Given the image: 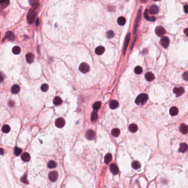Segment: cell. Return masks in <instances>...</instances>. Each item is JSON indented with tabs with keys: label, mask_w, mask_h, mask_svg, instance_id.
<instances>
[{
	"label": "cell",
	"mask_w": 188,
	"mask_h": 188,
	"mask_svg": "<svg viewBox=\"0 0 188 188\" xmlns=\"http://www.w3.org/2000/svg\"><path fill=\"white\" fill-rule=\"evenodd\" d=\"M148 100V96L146 94H141L136 98L135 100L136 104L138 105H142Z\"/></svg>",
	"instance_id": "cell-1"
},
{
	"label": "cell",
	"mask_w": 188,
	"mask_h": 188,
	"mask_svg": "<svg viewBox=\"0 0 188 188\" xmlns=\"http://www.w3.org/2000/svg\"><path fill=\"white\" fill-rule=\"evenodd\" d=\"M90 69L89 66L85 62L82 63L79 66V70L83 73H86L89 72Z\"/></svg>",
	"instance_id": "cell-2"
},
{
	"label": "cell",
	"mask_w": 188,
	"mask_h": 188,
	"mask_svg": "<svg viewBox=\"0 0 188 188\" xmlns=\"http://www.w3.org/2000/svg\"><path fill=\"white\" fill-rule=\"evenodd\" d=\"M165 30L162 26H158L155 29V33L158 37H162L165 34Z\"/></svg>",
	"instance_id": "cell-3"
},
{
	"label": "cell",
	"mask_w": 188,
	"mask_h": 188,
	"mask_svg": "<svg viewBox=\"0 0 188 188\" xmlns=\"http://www.w3.org/2000/svg\"><path fill=\"white\" fill-rule=\"evenodd\" d=\"M65 125V121L62 118H59L55 121V125L58 128H62Z\"/></svg>",
	"instance_id": "cell-4"
},
{
	"label": "cell",
	"mask_w": 188,
	"mask_h": 188,
	"mask_svg": "<svg viewBox=\"0 0 188 188\" xmlns=\"http://www.w3.org/2000/svg\"><path fill=\"white\" fill-rule=\"evenodd\" d=\"M161 44L163 48H167L169 44V39L168 37H163L161 39Z\"/></svg>",
	"instance_id": "cell-5"
},
{
	"label": "cell",
	"mask_w": 188,
	"mask_h": 188,
	"mask_svg": "<svg viewBox=\"0 0 188 188\" xmlns=\"http://www.w3.org/2000/svg\"><path fill=\"white\" fill-rule=\"evenodd\" d=\"M58 174L56 172L53 171L51 172L49 174V178L50 180L53 181V182L56 181L57 180V179H58Z\"/></svg>",
	"instance_id": "cell-6"
},
{
	"label": "cell",
	"mask_w": 188,
	"mask_h": 188,
	"mask_svg": "<svg viewBox=\"0 0 188 188\" xmlns=\"http://www.w3.org/2000/svg\"><path fill=\"white\" fill-rule=\"evenodd\" d=\"M173 92L177 97L180 96L184 93V89L183 87H175L173 89Z\"/></svg>",
	"instance_id": "cell-7"
},
{
	"label": "cell",
	"mask_w": 188,
	"mask_h": 188,
	"mask_svg": "<svg viewBox=\"0 0 188 188\" xmlns=\"http://www.w3.org/2000/svg\"><path fill=\"white\" fill-rule=\"evenodd\" d=\"M94 137H95V132H94V131L89 130L87 131L86 134V137L87 138V139L89 140H92L94 138Z\"/></svg>",
	"instance_id": "cell-8"
},
{
	"label": "cell",
	"mask_w": 188,
	"mask_h": 188,
	"mask_svg": "<svg viewBox=\"0 0 188 188\" xmlns=\"http://www.w3.org/2000/svg\"><path fill=\"white\" fill-rule=\"evenodd\" d=\"M110 170L113 174L116 175L119 173V169L116 164L112 163L110 165Z\"/></svg>",
	"instance_id": "cell-9"
},
{
	"label": "cell",
	"mask_w": 188,
	"mask_h": 188,
	"mask_svg": "<svg viewBox=\"0 0 188 188\" xmlns=\"http://www.w3.org/2000/svg\"><path fill=\"white\" fill-rule=\"evenodd\" d=\"M26 58L27 62L28 64H31V63H33V61H34V55L32 53H29L26 55Z\"/></svg>",
	"instance_id": "cell-10"
},
{
	"label": "cell",
	"mask_w": 188,
	"mask_h": 188,
	"mask_svg": "<svg viewBox=\"0 0 188 188\" xmlns=\"http://www.w3.org/2000/svg\"><path fill=\"white\" fill-rule=\"evenodd\" d=\"M159 8L156 5H152L150 8V12L151 15H156L158 13Z\"/></svg>",
	"instance_id": "cell-11"
},
{
	"label": "cell",
	"mask_w": 188,
	"mask_h": 188,
	"mask_svg": "<svg viewBox=\"0 0 188 188\" xmlns=\"http://www.w3.org/2000/svg\"><path fill=\"white\" fill-rule=\"evenodd\" d=\"M21 159L23 162H29L30 159H31V156H30V154L28 153L24 152L22 154V155L21 156Z\"/></svg>",
	"instance_id": "cell-12"
},
{
	"label": "cell",
	"mask_w": 188,
	"mask_h": 188,
	"mask_svg": "<svg viewBox=\"0 0 188 188\" xmlns=\"http://www.w3.org/2000/svg\"><path fill=\"white\" fill-rule=\"evenodd\" d=\"M180 131L183 134H186L188 132V126L184 124H181L180 126Z\"/></svg>",
	"instance_id": "cell-13"
},
{
	"label": "cell",
	"mask_w": 188,
	"mask_h": 188,
	"mask_svg": "<svg viewBox=\"0 0 188 188\" xmlns=\"http://www.w3.org/2000/svg\"><path fill=\"white\" fill-rule=\"evenodd\" d=\"M35 16H36L35 12L34 11H33V12H31V13L29 14V15H28V22H29V23H31V24L33 23V22L34 21Z\"/></svg>",
	"instance_id": "cell-14"
},
{
	"label": "cell",
	"mask_w": 188,
	"mask_h": 188,
	"mask_svg": "<svg viewBox=\"0 0 188 188\" xmlns=\"http://www.w3.org/2000/svg\"><path fill=\"white\" fill-rule=\"evenodd\" d=\"M104 51H105V48L102 46H99L96 48L95 50V53L98 55H102L104 53Z\"/></svg>",
	"instance_id": "cell-15"
},
{
	"label": "cell",
	"mask_w": 188,
	"mask_h": 188,
	"mask_svg": "<svg viewBox=\"0 0 188 188\" xmlns=\"http://www.w3.org/2000/svg\"><path fill=\"white\" fill-rule=\"evenodd\" d=\"M145 78H146V80L147 81L150 82L154 80V76L153 75V73H152V72H147V73L145 74Z\"/></svg>",
	"instance_id": "cell-16"
},
{
	"label": "cell",
	"mask_w": 188,
	"mask_h": 188,
	"mask_svg": "<svg viewBox=\"0 0 188 188\" xmlns=\"http://www.w3.org/2000/svg\"><path fill=\"white\" fill-rule=\"evenodd\" d=\"M118 106H119V103L118 101L113 100L110 102L109 107L112 109H115L118 108Z\"/></svg>",
	"instance_id": "cell-17"
},
{
	"label": "cell",
	"mask_w": 188,
	"mask_h": 188,
	"mask_svg": "<svg viewBox=\"0 0 188 188\" xmlns=\"http://www.w3.org/2000/svg\"><path fill=\"white\" fill-rule=\"evenodd\" d=\"M179 113V110L176 107H173L170 109L169 113L172 116H175L176 115Z\"/></svg>",
	"instance_id": "cell-18"
},
{
	"label": "cell",
	"mask_w": 188,
	"mask_h": 188,
	"mask_svg": "<svg viewBox=\"0 0 188 188\" xmlns=\"http://www.w3.org/2000/svg\"><path fill=\"white\" fill-rule=\"evenodd\" d=\"M188 149V146L185 143H182L180 145L179 151L180 152H184L186 151Z\"/></svg>",
	"instance_id": "cell-19"
},
{
	"label": "cell",
	"mask_w": 188,
	"mask_h": 188,
	"mask_svg": "<svg viewBox=\"0 0 188 188\" xmlns=\"http://www.w3.org/2000/svg\"><path fill=\"white\" fill-rule=\"evenodd\" d=\"M148 10L147 9H146V11H145V13H144V16H145V18L147 20H149V21H151V22H154L156 20V18L154 17H150L149 15H148Z\"/></svg>",
	"instance_id": "cell-20"
},
{
	"label": "cell",
	"mask_w": 188,
	"mask_h": 188,
	"mask_svg": "<svg viewBox=\"0 0 188 188\" xmlns=\"http://www.w3.org/2000/svg\"><path fill=\"white\" fill-rule=\"evenodd\" d=\"M130 33H129L127 34V35L126 36V39H125V44H124V53H125L126 50V48H127L128 44L129 43V42H130Z\"/></svg>",
	"instance_id": "cell-21"
},
{
	"label": "cell",
	"mask_w": 188,
	"mask_h": 188,
	"mask_svg": "<svg viewBox=\"0 0 188 188\" xmlns=\"http://www.w3.org/2000/svg\"><path fill=\"white\" fill-rule=\"evenodd\" d=\"M129 130L130 132L134 133V132H136L137 130H138V127H137V126L136 124H132L130 125V126H129Z\"/></svg>",
	"instance_id": "cell-22"
},
{
	"label": "cell",
	"mask_w": 188,
	"mask_h": 188,
	"mask_svg": "<svg viewBox=\"0 0 188 188\" xmlns=\"http://www.w3.org/2000/svg\"><path fill=\"white\" fill-rule=\"evenodd\" d=\"M20 91V87L18 85L15 84L12 86V88H11V92L13 94H17Z\"/></svg>",
	"instance_id": "cell-23"
},
{
	"label": "cell",
	"mask_w": 188,
	"mask_h": 188,
	"mask_svg": "<svg viewBox=\"0 0 188 188\" xmlns=\"http://www.w3.org/2000/svg\"><path fill=\"white\" fill-rule=\"evenodd\" d=\"M53 103L55 105H57V106H58V105H60V104H62V100L60 97H55L54 99Z\"/></svg>",
	"instance_id": "cell-24"
},
{
	"label": "cell",
	"mask_w": 188,
	"mask_h": 188,
	"mask_svg": "<svg viewBox=\"0 0 188 188\" xmlns=\"http://www.w3.org/2000/svg\"><path fill=\"white\" fill-rule=\"evenodd\" d=\"M112 160V155L110 153H108L105 155L104 157V162L106 164H108Z\"/></svg>",
	"instance_id": "cell-25"
},
{
	"label": "cell",
	"mask_w": 188,
	"mask_h": 188,
	"mask_svg": "<svg viewBox=\"0 0 188 188\" xmlns=\"http://www.w3.org/2000/svg\"><path fill=\"white\" fill-rule=\"evenodd\" d=\"M117 22H118V24L120 25V26H124L126 23V19L124 17H120L118 19Z\"/></svg>",
	"instance_id": "cell-26"
},
{
	"label": "cell",
	"mask_w": 188,
	"mask_h": 188,
	"mask_svg": "<svg viewBox=\"0 0 188 188\" xmlns=\"http://www.w3.org/2000/svg\"><path fill=\"white\" fill-rule=\"evenodd\" d=\"M6 37L10 40H13L15 39V36H14V34L12 33V31H9L6 33Z\"/></svg>",
	"instance_id": "cell-27"
},
{
	"label": "cell",
	"mask_w": 188,
	"mask_h": 188,
	"mask_svg": "<svg viewBox=\"0 0 188 188\" xmlns=\"http://www.w3.org/2000/svg\"><path fill=\"white\" fill-rule=\"evenodd\" d=\"M120 131L119 129H116V128L113 129L111 131L112 135L114 137L119 136V135H120Z\"/></svg>",
	"instance_id": "cell-28"
},
{
	"label": "cell",
	"mask_w": 188,
	"mask_h": 188,
	"mask_svg": "<svg viewBox=\"0 0 188 188\" xmlns=\"http://www.w3.org/2000/svg\"><path fill=\"white\" fill-rule=\"evenodd\" d=\"M11 130V128L9 127V126L8 125H4V126H2V131L4 133L7 134Z\"/></svg>",
	"instance_id": "cell-29"
},
{
	"label": "cell",
	"mask_w": 188,
	"mask_h": 188,
	"mask_svg": "<svg viewBox=\"0 0 188 188\" xmlns=\"http://www.w3.org/2000/svg\"><path fill=\"white\" fill-rule=\"evenodd\" d=\"M132 167L135 169H137L140 168L141 167L140 163L138 162V161H134L132 163Z\"/></svg>",
	"instance_id": "cell-30"
},
{
	"label": "cell",
	"mask_w": 188,
	"mask_h": 188,
	"mask_svg": "<svg viewBox=\"0 0 188 188\" xmlns=\"http://www.w3.org/2000/svg\"><path fill=\"white\" fill-rule=\"evenodd\" d=\"M12 53L15 55H18L20 53V48L19 46H15L12 49Z\"/></svg>",
	"instance_id": "cell-31"
},
{
	"label": "cell",
	"mask_w": 188,
	"mask_h": 188,
	"mask_svg": "<svg viewBox=\"0 0 188 188\" xmlns=\"http://www.w3.org/2000/svg\"><path fill=\"white\" fill-rule=\"evenodd\" d=\"M101 103L100 102H96L93 104V108L94 110H98L100 108Z\"/></svg>",
	"instance_id": "cell-32"
},
{
	"label": "cell",
	"mask_w": 188,
	"mask_h": 188,
	"mask_svg": "<svg viewBox=\"0 0 188 188\" xmlns=\"http://www.w3.org/2000/svg\"><path fill=\"white\" fill-rule=\"evenodd\" d=\"M56 165H57L56 163H55V162H54V161H49L48 163V168H49L50 169L55 168V167H56Z\"/></svg>",
	"instance_id": "cell-33"
},
{
	"label": "cell",
	"mask_w": 188,
	"mask_h": 188,
	"mask_svg": "<svg viewBox=\"0 0 188 188\" xmlns=\"http://www.w3.org/2000/svg\"><path fill=\"white\" fill-rule=\"evenodd\" d=\"M98 119V115L96 111H93L91 114V119L92 121H95L97 120Z\"/></svg>",
	"instance_id": "cell-34"
},
{
	"label": "cell",
	"mask_w": 188,
	"mask_h": 188,
	"mask_svg": "<svg viewBox=\"0 0 188 188\" xmlns=\"http://www.w3.org/2000/svg\"><path fill=\"white\" fill-rule=\"evenodd\" d=\"M40 89L42 90V92H46L48 91L49 86L47 84H43L42 85V86H41Z\"/></svg>",
	"instance_id": "cell-35"
},
{
	"label": "cell",
	"mask_w": 188,
	"mask_h": 188,
	"mask_svg": "<svg viewBox=\"0 0 188 188\" xmlns=\"http://www.w3.org/2000/svg\"><path fill=\"white\" fill-rule=\"evenodd\" d=\"M134 71H135V73L137 74V75H139V74L141 73L142 72V67H140V66H136V67H135Z\"/></svg>",
	"instance_id": "cell-36"
},
{
	"label": "cell",
	"mask_w": 188,
	"mask_h": 188,
	"mask_svg": "<svg viewBox=\"0 0 188 188\" xmlns=\"http://www.w3.org/2000/svg\"><path fill=\"white\" fill-rule=\"evenodd\" d=\"M22 152V149H20V148L18 147H15V150H14V153L15 156H19L21 154Z\"/></svg>",
	"instance_id": "cell-37"
},
{
	"label": "cell",
	"mask_w": 188,
	"mask_h": 188,
	"mask_svg": "<svg viewBox=\"0 0 188 188\" xmlns=\"http://www.w3.org/2000/svg\"><path fill=\"white\" fill-rule=\"evenodd\" d=\"M114 33L112 31H109L106 33V36L108 38H111L114 37Z\"/></svg>",
	"instance_id": "cell-38"
},
{
	"label": "cell",
	"mask_w": 188,
	"mask_h": 188,
	"mask_svg": "<svg viewBox=\"0 0 188 188\" xmlns=\"http://www.w3.org/2000/svg\"><path fill=\"white\" fill-rule=\"evenodd\" d=\"M1 3L2 6H7L9 4V0H1Z\"/></svg>",
	"instance_id": "cell-39"
},
{
	"label": "cell",
	"mask_w": 188,
	"mask_h": 188,
	"mask_svg": "<svg viewBox=\"0 0 188 188\" xmlns=\"http://www.w3.org/2000/svg\"><path fill=\"white\" fill-rule=\"evenodd\" d=\"M38 1L39 0H29V4H31V5L34 6L37 4Z\"/></svg>",
	"instance_id": "cell-40"
},
{
	"label": "cell",
	"mask_w": 188,
	"mask_h": 188,
	"mask_svg": "<svg viewBox=\"0 0 188 188\" xmlns=\"http://www.w3.org/2000/svg\"><path fill=\"white\" fill-rule=\"evenodd\" d=\"M183 78L184 80L188 81V71L185 72L183 75Z\"/></svg>",
	"instance_id": "cell-41"
},
{
	"label": "cell",
	"mask_w": 188,
	"mask_h": 188,
	"mask_svg": "<svg viewBox=\"0 0 188 188\" xmlns=\"http://www.w3.org/2000/svg\"><path fill=\"white\" fill-rule=\"evenodd\" d=\"M184 12L186 13H188V5H185L184 7Z\"/></svg>",
	"instance_id": "cell-42"
},
{
	"label": "cell",
	"mask_w": 188,
	"mask_h": 188,
	"mask_svg": "<svg viewBox=\"0 0 188 188\" xmlns=\"http://www.w3.org/2000/svg\"><path fill=\"white\" fill-rule=\"evenodd\" d=\"M184 31L185 34L187 37H188V28H186V29H184Z\"/></svg>",
	"instance_id": "cell-43"
},
{
	"label": "cell",
	"mask_w": 188,
	"mask_h": 188,
	"mask_svg": "<svg viewBox=\"0 0 188 188\" xmlns=\"http://www.w3.org/2000/svg\"><path fill=\"white\" fill-rule=\"evenodd\" d=\"M1 154H3V153H4V150H3L2 148H1Z\"/></svg>",
	"instance_id": "cell-44"
},
{
	"label": "cell",
	"mask_w": 188,
	"mask_h": 188,
	"mask_svg": "<svg viewBox=\"0 0 188 188\" xmlns=\"http://www.w3.org/2000/svg\"><path fill=\"white\" fill-rule=\"evenodd\" d=\"M147 1V0H141V1L142 2H146Z\"/></svg>",
	"instance_id": "cell-45"
},
{
	"label": "cell",
	"mask_w": 188,
	"mask_h": 188,
	"mask_svg": "<svg viewBox=\"0 0 188 188\" xmlns=\"http://www.w3.org/2000/svg\"><path fill=\"white\" fill-rule=\"evenodd\" d=\"M154 1H160V0H154Z\"/></svg>",
	"instance_id": "cell-46"
}]
</instances>
